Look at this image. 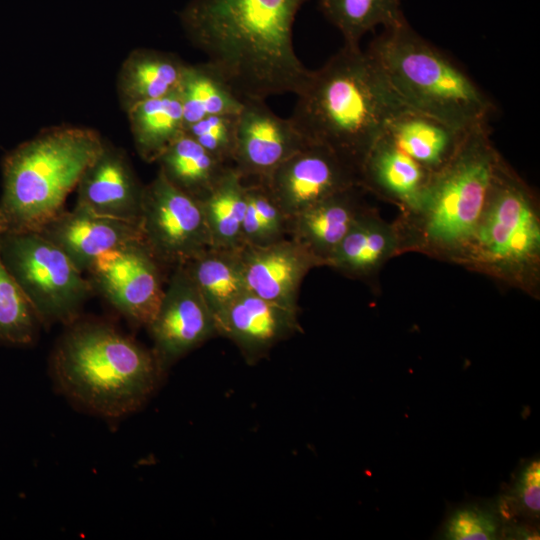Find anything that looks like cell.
<instances>
[{
  "instance_id": "9a60e30c",
  "label": "cell",
  "mask_w": 540,
  "mask_h": 540,
  "mask_svg": "<svg viewBox=\"0 0 540 540\" xmlns=\"http://www.w3.org/2000/svg\"><path fill=\"white\" fill-rule=\"evenodd\" d=\"M297 314L246 291L215 316L217 335L231 340L246 362L255 364L276 344L302 332Z\"/></svg>"
},
{
  "instance_id": "e0dca14e",
  "label": "cell",
  "mask_w": 540,
  "mask_h": 540,
  "mask_svg": "<svg viewBox=\"0 0 540 540\" xmlns=\"http://www.w3.org/2000/svg\"><path fill=\"white\" fill-rule=\"evenodd\" d=\"M38 232L58 246L81 272L104 252L142 238L139 222L98 215L76 204Z\"/></svg>"
},
{
  "instance_id": "8fae6325",
  "label": "cell",
  "mask_w": 540,
  "mask_h": 540,
  "mask_svg": "<svg viewBox=\"0 0 540 540\" xmlns=\"http://www.w3.org/2000/svg\"><path fill=\"white\" fill-rule=\"evenodd\" d=\"M146 328L164 373L180 358L217 336L215 317L183 266L171 271L159 308Z\"/></svg>"
},
{
  "instance_id": "4dcf8cb0",
  "label": "cell",
  "mask_w": 540,
  "mask_h": 540,
  "mask_svg": "<svg viewBox=\"0 0 540 540\" xmlns=\"http://www.w3.org/2000/svg\"><path fill=\"white\" fill-rule=\"evenodd\" d=\"M495 518L477 508H463L449 519L445 536L452 540H490L496 538Z\"/></svg>"
},
{
  "instance_id": "2e32d148",
  "label": "cell",
  "mask_w": 540,
  "mask_h": 540,
  "mask_svg": "<svg viewBox=\"0 0 540 540\" xmlns=\"http://www.w3.org/2000/svg\"><path fill=\"white\" fill-rule=\"evenodd\" d=\"M143 187L125 151L105 141L78 182L76 205L98 215L139 222Z\"/></svg>"
},
{
  "instance_id": "ac0fdd59",
  "label": "cell",
  "mask_w": 540,
  "mask_h": 540,
  "mask_svg": "<svg viewBox=\"0 0 540 540\" xmlns=\"http://www.w3.org/2000/svg\"><path fill=\"white\" fill-rule=\"evenodd\" d=\"M361 186L335 193L288 219V237L327 266L332 254L360 215L370 206Z\"/></svg>"
},
{
  "instance_id": "ba28073f",
  "label": "cell",
  "mask_w": 540,
  "mask_h": 540,
  "mask_svg": "<svg viewBox=\"0 0 540 540\" xmlns=\"http://www.w3.org/2000/svg\"><path fill=\"white\" fill-rule=\"evenodd\" d=\"M0 256L42 326L69 325L94 292L88 280L40 232L0 233Z\"/></svg>"
},
{
  "instance_id": "484cf974",
  "label": "cell",
  "mask_w": 540,
  "mask_h": 540,
  "mask_svg": "<svg viewBox=\"0 0 540 540\" xmlns=\"http://www.w3.org/2000/svg\"><path fill=\"white\" fill-rule=\"evenodd\" d=\"M200 202L211 247L239 248L242 245V224L248 203L247 185L232 165Z\"/></svg>"
},
{
  "instance_id": "8992f818",
  "label": "cell",
  "mask_w": 540,
  "mask_h": 540,
  "mask_svg": "<svg viewBox=\"0 0 540 540\" xmlns=\"http://www.w3.org/2000/svg\"><path fill=\"white\" fill-rule=\"evenodd\" d=\"M406 108L467 132L488 125L495 106L473 78L406 19L366 50Z\"/></svg>"
},
{
  "instance_id": "cb8c5ba5",
  "label": "cell",
  "mask_w": 540,
  "mask_h": 540,
  "mask_svg": "<svg viewBox=\"0 0 540 540\" xmlns=\"http://www.w3.org/2000/svg\"><path fill=\"white\" fill-rule=\"evenodd\" d=\"M159 171L176 188L202 200L231 165L220 161L185 132L158 158Z\"/></svg>"
},
{
  "instance_id": "4fadbf2b",
  "label": "cell",
  "mask_w": 540,
  "mask_h": 540,
  "mask_svg": "<svg viewBox=\"0 0 540 540\" xmlns=\"http://www.w3.org/2000/svg\"><path fill=\"white\" fill-rule=\"evenodd\" d=\"M307 143L290 118L277 116L264 100H244L237 118L232 166L245 183H263Z\"/></svg>"
},
{
  "instance_id": "f546056e",
  "label": "cell",
  "mask_w": 540,
  "mask_h": 540,
  "mask_svg": "<svg viewBox=\"0 0 540 540\" xmlns=\"http://www.w3.org/2000/svg\"><path fill=\"white\" fill-rule=\"evenodd\" d=\"M238 113L207 116L185 128L191 136L214 157L232 165Z\"/></svg>"
},
{
  "instance_id": "7a4b0ae2",
  "label": "cell",
  "mask_w": 540,
  "mask_h": 540,
  "mask_svg": "<svg viewBox=\"0 0 540 540\" xmlns=\"http://www.w3.org/2000/svg\"><path fill=\"white\" fill-rule=\"evenodd\" d=\"M289 117L308 141L333 150L359 174L388 122L408 109L360 46L345 45L310 76Z\"/></svg>"
},
{
  "instance_id": "52a82bcc",
  "label": "cell",
  "mask_w": 540,
  "mask_h": 540,
  "mask_svg": "<svg viewBox=\"0 0 540 540\" xmlns=\"http://www.w3.org/2000/svg\"><path fill=\"white\" fill-rule=\"evenodd\" d=\"M536 192L506 162L458 265L540 296V207Z\"/></svg>"
},
{
  "instance_id": "4316f807",
  "label": "cell",
  "mask_w": 540,
  "mask_h": 540,
  "mask_svg": "<svg viewBox=\"0 0 540 540\" xmlns=\"http://www.w3.org/2000/svg\"><path fill=\"white\" fill-rule=\"evenodd\" d=\"M185 128L207 116L239 113L243 100L207 62L187 64L178 86Z\"/></svg>"
},
{
  "instance_id": "5b68a950",
  "label": "cell",
  "mask_w": 540,
  "mask_h": 540,
  "mask_svg": "<svg viewBox=\"0 0 540 540\" xmlns=\"http://www.w3.org/2000/svg\"><path fill=\"white\" fill-rule=\"evenodd\" d=\"M104 144L92 128L60 125L12 149L2 163L0 233L40 231L65 209Z\"/></svg>"
},
{
  "instance_id": "277c9868",
  "label": "cell",
  "mask_w": 540,
  "mask_h": 540,
  "mask_svg": "<svg viewBox=\"0 0 540 540\" xmlns=\"http://www.w3.org/2000/svg\"><path fill=\"white\" fill-rule=\"evenodd\" d=\"M504 162L488 125L467 131L452 159L431 175L418 203L395 220L402 254L458 264Z\"/></svg>"
},
{
  "instance_id": "603a6c76",
  "label": "cell",
  "mask_w": 540,
  "mask_h": 540,
  "mask_svg": "<svg viewBox=\"0 0 540 540\" xmlns=\"http://www.w3.org/2000/svg\"><path fill=\"white\" fill-rule=\"evenodd\" d=\"M135 149L145 162H157L185 132L178 88L160 98L137 103L126 111Z\"/></svg>"
},
{
  "instance_id": "ffe728a7",
  "label": "cell",
  "mask_w": 540,
  "mask_h": 540,
  "mask_svg": "<svg viewBox=\"0 0 540 540\" xmlns=\"http://www.w3.org/2000/svg\"><path fill=\"white\" fill-rule=\"evenodd\" d=\"M431 175L384 132L361 165L359 183L366 192L404 212L418 203Z\"/></svg>"
},
{
  "instance_id": "7402d4cb",
  "label": "cell",
  "mask_w": 540,
  "mask_h": 540,
  "mask_svg": "<svg viewBox=\"0 0 540 540\" xmlns=\"http://www.w3.org/2000/svg\"><path fill=\"white\" fill-rule=\"evenodd\" d=\"M186 65L172 53L148 48L131 51L122 62L116 82L124 111L137 103L160 98L176 90Z\"/></svg>"
},
{
  "instance_id": "83f0119b",
  "label": "cell",
  "mask_w": 540,
  "mask_h": 540,
  "mask_svg": "<svg viewBox=\"0 0 540 540\" xmlns=\"http://www.w3.org/2000/svg\"><path fill=\"white\" fill-rule=\"evenodd\" d=\"M318 6L349 46H360L363 36L378 26L384 29L406 19L402 0H318Z\"/></svg>"
},
{
  "instance_id": "3957f363",
  "label": "cell",
  "mask_w": 540,
  "mask_h": 540,
  "mask_svg": "<svg viewBox=\"0 0 540 540\" xmlns=\"http://www.w3.org/2000/svg\"><path fill=\"white\" fill-rule=\"evenodd\" d=\"M66 327L50 359L60 393L109 420L139 410L165 374L152 349L105 321L80 316Z\"/></svg>"
},
{
  "instance_id": "44dd1931",
  "label": "cell",
  "mask_w": 540,
  "mask_h": 540,
  "mask_svg": "<svg viewBox=\"0 0 540 540\" xmlns=\"http://www.w3.org/2000/svg\"><path fill=\"white\" fill-rule=\"evenodd\" d=\"M384 132L431 174L440 171L452 159L466 133L410 109L396 114Z\"/></svg>"
},
{
  "instance_id": "d4e9b609",
  "label": "cell",
  "mask_w": 540,
  "mask_h": 540,
  "mask_svg": "<svg viewBox=\"0 0 540 540\" xmlns=\"http://www.w3.org/2000/svg\"><path fill=\"white\" fill-rule=\"evenodd\" d=\"M183 267L214 317L247 291L237 248L209 247Z\"/></svg>"
},
{
  "instance_id": "5bb4252c",
  "label": "cell",
  "mask_w": 540,
  "mask_h": 540,
  "mask_svg": "<svg viewBox=\"0 0 540 540\" xmlns=\"http://www.w3.org/2000/svg\"><path fill=\"white\" fill-rule=\"evenodd\" d=\"M237 253L247 291L296 310L305 276L321 266L304 246L290 237L266 245L242 244Z\"/></svg>"
},
{
  "instance_id": "9c48e42d",
  "label": "cell",
  "mask_w": 540,
  "mask_h": 540,
  "mask_svg": "<svg viewBox=\"0 0 540 540\" xmlns=\"http://www.w3.org/2000/svg\"><path fill=\"white\" fill-rule=\"evenodd\" d=\"M139 226L142 240L166 270L211 247L200 200L173 186L160 171L143 187Z\"/></svg>"
},
{
  "instance_id": "f1b7e54d",
  "label": "cell",
  "mask_w": 540,
  "mask_h": 540,
  "mask_svg": "<svg viewBox=\"0 0 540 540\" xmlns=\"http://www.w3.org/2000/svg\"><path fill=\"white\" fill-rule=\"evenodd\" d=\"M42 323L0 256V346L36 342Z\"/></svg>"
},
{
  "instance_id": "d6986e66",
  "label": "cell",
  "mask_w": 540,
  "mask_h": 540,
  "mask_svg": "<svg viewBox=\"0 0 540 540\" xmlns=\"http://www.w3.org/2000/svg\"><path fill=\"white\" fill-rule=\"evenodd\" d=\"M401 254V238L395 221L384 220L375 208L369 207L342 239L327 267L376 288L383 266Z\"/></svg>"
},
{
  "instance_id": "30bf717a",
  "label": "cell",
  "mask_w": 540,
  "mask_h": 540,
  "mask_svg": "<svg viewBox=\"0 0 540 540\" xmlns=\"http://www.w3.org/2000/svg\"><path fill=\"white\" fill-rule=\"evenodd\" d=\"M86 272L94 292L130 323L148 326L164 295L166 269L142 238L99 255Z\"/></svg>"
},
{
  "instance_id": "7c38bea8",
  "label": "cell",
  "mask_w": 540,
  "mask_h": 540,
  "mask_svg": "<svg viewBox=\"0 0 540 540\" xmlns=\"http://www.w3.org/2000/svg\"><path fill=\"white\" fill-rule=\"evenodd\" d=\"M263 184L288 219L345 189L360 186L357 171L333 150L309 142Z\"/></svg>"
},
{
  "instance_id": "6da1fadb",
  "label": "cell",
  "mask_w": 540,
  "mask_h": 540,
  "mask_svg": "<svg viewBox=\"0 0 540 540\" xmlns=\"http://www.w3.org/2000/svg\"><path fill=\"white\" fill-rule=\"evenodd\" d=\"M309 0H190L181 25L207 63L244 101L296 95L311 70L293 47V25Z\"/></svg>"
},
{
  "instance_id": "d6a6232c",
  "label": "cell",
  "mask_w": 540,
  "mask_h": 540,
  "mask_svg": "<svg viewBox=\"0 0 540 540\" xmlns=\"http://www.w3.org/2000/svg\"><path fill=\"white\" fill-rule=\"evenodd\" d=\"M517 496L521 504L534 515L539 514L540 507V463L530 462L521 472L517 485Z\"/></svg>"
},
{
  "instance_id": "1f68e13d",
  "label": "cell",
  "mask_w": 540,
  "mask_h": 540,
  "mask_svg": "<svg viewBox=\"0 0 540 540\" xmlns=\"http://www.w3.org/2000/svg\"><path fill=\"white\" fill-rule=\"evenodd\" d=\"M247 197L267 233L270 243L288 236V218L263 183H246Z\"/></svg>"
}]
</instances>
